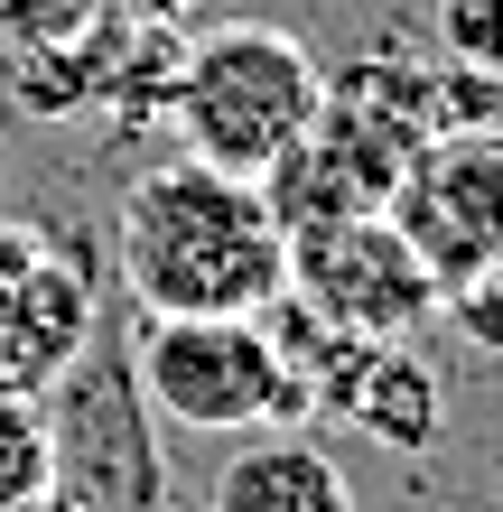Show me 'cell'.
Returning a JSON list of instances; mask_svg holds the SVG:
<instances>
[{
    "mask_svg": "<svg viewBox=\"0 0 503 512\" xmlns=\"http://www.w3.org/2000/svg\"><path fill=\"white\" fill-rule=\"evenodd\" d=\"M438 38H448L457 66L503 75V0H438Z\"/></svg>",
    "mask_w": 503,
    "mask_h": 512,
    "instance_id": "obj_12",
    "label": "cell"
},
{
    "mask_svg": "<svg viewBox=\"0 0 503 512\" xmlns=\"http://www.w3.org/2000/svg\"><path fill=\"white\" fill-rule=\"evenodd\" d=\"M336 410L373 447H392V457H420V447H438V429H448V391H438V373L410 345H364V364H354Z\"/></svg>",
    "mask_w": 503,
    "mask_h": 512,
    "instance_id": "obj_9",
    "label": "cell"
},
{
    "mask_svg": "<svg viewBox=\"0 0 503 512\" xmlns=\"http://www.w3.org/2000/svg\"><path fill=\"white\" fill-rule=\"evenodd\" d=\"M112 270L140 317H261L289 289V233L261 205V177L177 149L112 205Z\"/></svg>",
    "mask_w": 503,
    "mask_h": 512,
    "instance_id": "obj_1",
    "label": "cell"
},
{
    "mask_svg": "<svg viewBox=\"0 0 503 512\" xmlns=\"http://www.w3.org/2000/svg\"><path fill=\"white\" fill-rule=\"evenodd\" d=\"M38 494H47V419H38V401L0 391V512H19Z\"/></svg>",
    "mask_w": 503,
    "mask_h": 512,
    "instance_id": "obj_11",
    "label": "cell"
},
{
    "mask_svg": "<svg viewBox=\"0 0 503 512\" xmlns=\"http://www.w3.org/2000/svg\"><path fill=\"white\" fill-rule=\"evenodd\" d=\"M47 419V485L84 512H168V466H159V410L140 401L131 345L84 336L75 364L38 391Z\"/></svg>",
    "mask_w": 503,
    "mask_h": 512,
    "instance_id": "obj_3",
    "label": "cell"
},
{
    "mask_svg": "<svg viewBox=\"0 0 503 512\" xmlns=\"http://www.w3.org/2000/svg\"><path fill=\"white\" fill-rule=\"evenodd\" d=\"M317 103H327V66H317L280 19H215V28H196V38L177 47L159 122L177 131L187 159L261 177L317 122Z\"/></svg>",
    "mask_w": 503,
    "mask_h": 512,
    "instance_id": "obj_2",
    "label": "cell"
},
{
    "mask_svg": "<svg viewBox=\"0 0 503 512\" xmlns=\"http://www.w3.org/2000/svg\"><path fill=\"white\" fill-rule=\"evenodd\" d=\"M438 308H448V317H457V326H466V336H476L485 354H503V270H485V280L448 289Z\"/></svg>",
    "mask_w": 503,
    "mask_h": 512,
    "instance_id": "obj_13",
    "label": "cell"
},
{
    "mask_svg": "<svg viewBox=\"0 0 503 512\" xmlns=\"http://www.w3.org/2000/svg\"><path fill=\"white\" fill-rule=\"evenodd\" d=\"M382 215L401 224V243L429 261L438 298L503 270V131H438L410 149L392 177Z\"/></svg>",
    "mask_w": 503,
    "mask_h": 512,
    "instance_id": "obj_6",
    "label": "cell"
},
{
    "mask_svg": "<svg viewBox=\"0 0 503 512\" xmlns=\"http://www.w3.org/2000/svg\"><path fill=\"white\" fill-rule=\"evenodd\" d=\"M205 512H354L345 466L299 429H252L205 485Z\"/></svg>",
    "mask_w": 503,
    "mask_h": 512,
    "instance_id": "obj_8",
    "label": "cell"
},
{
    "mask_svg": "<svg viewBox=\"0 0 503 512\" xmlns=\"http://www.w3.org/2000/svg\"><path fill=\"white\" fill-rule=\"evenodd\" d=\"M19 512H84V503H66V494H56V485H47L38 503H19Z\"/></svg>",
    "mask_w": 503,
    "mask_h": 512,
    "instance_id": "obj_14",
    "label": "cell"
},
{
    "mask_svg": "<svg viewBox=\"0 0 503 512\" xmlns=\"http://www.w3.org/2000/svg\"><path fill=\"white\" fill-rule=\"evenodd\" d=\"M94 261L56 224H0V391L38 401L94 336Z\"/></svg>",
    "mask_w": 503,
    "mask_h": 512,
    "instance_id": "obj_7",
    "label": "cell"
},
{
    "mask_svg": "<svg viewBox=\"0 0 503 512\" xmlns=\"http://www.w3.org/2000/svg\"><path fill=\"white\" fill-rule=\"evenodd\" d=\"M289 298H299L308 317L345 326V336H364V345H410L438 317L429 261L401 243V224L382 215V205L289 233Z\"/></svg>",
    "mask_w": 503,
    "mask_h": 512,
    "instance_id": "obj_5",
    "label": "cell"
},
{
    "mask_svg": "<svg viewBox=\"0 0 503 512\" xmlns=\"http://www.w3.org/2000/svg\"><path fill=\"white\" fill-rule=\"evenodd\" d=\"M131 373L159 419L205 438H252L289 419V373L261 317H150L131 336Z\"/></svg>",
    "mask_w": 503,
    "mask_h": 512,
    "instance_id": "obj_4",
    "label": "cell"
},
{
    "mask_svg": "<svg viewBox=\"0 0 503 512\" xmlns=\"http://www.w3.org/2000/svg\"><path fill=\"white\" fill-rule=\"evenodd\" d=\"M10 94H19V112H38V122L84 112V47L75 38H28V47H10Z\"/></svg>",
    "mask_w": 503,
    "mask_h": 512,
    "instance_id": "obj_10",
    "label": "cell"
}]
</instances>
